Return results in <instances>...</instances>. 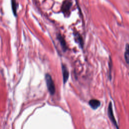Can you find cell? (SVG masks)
<instances>
[{"mask_svg":"<svg viewBox=\"0 0 129 129\" xmlns=\"http://www.w3.org/2000/svg\"><path fill=\"white\" fill-rule=\"evenodd\" d=\"M46 81L47 87H48V89L50 93L52 95L54 94L55 93V91H56L55 85L54 82L53 80V79L50 74H46Z\"/></svg>","mask_w":129,"mask_h":129,"instance_id":"cell-1","label":"cell"},{"mask_svg":"<svg viewBox=\"0 0 129 129\" xmlns=\"http://www.w3.org/2000/svg\"><path fill=\"white\" fill-rule=\"evenodd\" d=\"M108 115H109V118L111 120V122L113 123V124L117 128V129H119L116 120L115 119V118L114 117V113H113V105H112V103L111 102H110L109 107H108Z\"/></svg>","mask_w":129,"mask_h":129,"instance_id":"cell-2","label":"cell"},{"mask_svg":"<svg viewBox=\"0 0 129 129\" xmlns=\"http://www.w3.org/2000/svg\"><path fill=\"white\" fill-rule=\"evenodd\" d=\"M62 73H63V81H64V83L65 84L68 80V78L69 77V73L67 67L66 66V65H64V64H62Z\"/></svg>","mask_w":129,"mask_h":129,"instance_id":"cell-3","label":"cell"},{"mask_svg":"<svg viewBox=\"0 0 129 129\" xmlns=\"http://www.w3.org/2000/svg\"><path fill=\"white\" fill-rule=\"evenodd\" d=\"M57 38L60 42V44L61 45V47H62L63 51L64 52H65L67 50V45H66V42L65 41V40L64 39L62 35H61L60 34L58 35Z\"/></svg>","mask_w":129,"mask_h":129,"instance_id":"cell-4","label":"cell"},{"mask_svg":"<svg viewBox=\"0 0 129 129\" xmlns=\"http://www.w3.org/2000/svg\"><path fill=\"white\" fill-rule=\"evenodd\" d=\"M89 104L91 108L93 110H96L100 105V102L97 99H92L89 101Z\"/></svg>","mask_w":129,"mask_h":129,"instance_id":"cell-5","label":"cell"},{"mask_svg":"<svg viewBox=\"0 0 129 129\" xmlns=\"http://www.w3.org/2000/svg\"><path fill=\"white\" fill-rule=\"evenodd\" d=\"M125 59L127 64L129 66V45L127 44L125 52Z\"/></svg>","mask_w":129,"mask_h":129,"instance_id":"cell-6","label":"cell"},{"mask_svg":"<svg viewBox=\"0 0 129 129\" xmlns=\"http://www.w3.org/2000/svg\"><path fill=\"white\" fill-rule=\"evenodd\" d=\"M71 6V3L68 1L64 2L63 6H62V11L63 12H67V11L69 10Z\"/></svg>","mask_w":129,"mask_h":129,"instance_id":"cell-7","label":"cell"},{"mask_svg":"<svg viewBox=\"0 0 129 129\" xmlns=\"http://www.w3.org/2000/svg\"><path fill=\"white\" fill-rule=\"evenodd\" d=\"M11 4H12V8L13 10V13L15 16L17 15V10L18 7V3L16 2V0H11Z\"/></svg>","mask_w":129,"mask_h":129,"instance_id":"cell-8","label":"cell"},{"mask_svg":"<svg viewBox=\"0 0 129 129\" xmlns=\"http://www.w3.org/2000/svg\"><path fill=\"white\" fill-rule=\"evenodd\" d=\"M77 38V39L78 40V41L79 42V44L80 45V46L82 47L83 46V40H82V39L81 38V37L79 35H78V36L76 37Z\"/></svg>","mask_w":129,"mask_h":129,"instance_id":"cell-9","label":"cell"}]
</instances>
